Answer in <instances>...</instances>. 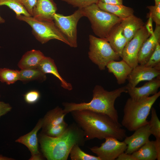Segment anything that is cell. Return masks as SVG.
<instances>
[{
  "mask_svg": "<svg viewBox=\"0 0 160 160\" xmlns=\"http://www.w3.org/2000/svg\"><path fill=\"white\" fill-rule=\"evenodd\" d=\"M147 8L149 10L148 15L151 17L156 25H160V3L154 5L148 6Z\"/></svg>",
  "mask_w": 160,
  "mask_h": 160,
  "instance_id": "1f68e13d",
  "label": "cell"
},
{
  "mask_svg": "<svg viewBox=\"0 0 160 160\" xmlns=\"http://www.w3.org/2000/svg\"><path fill=\"white\" fill-rule=\"evenodd\" d=\"M70 113L75 122L83 131L86 141L95 138L102 140L109 137L120 140L127 136L121 125L106 114L87 110Z\"/></svg>",
  "mask_w": 160,
  "mask_h": 160,
  "instance_id": "6da1fadb",
  "label": "cell"
},
{
  "mask_svg": "<svg viewBox=\"0 0 160 160\" xmlns=\"http://www.w3.org/2000/svg\"><path fill=\"white\" fill-rule=\"evenodd\" d=\"M19 75V80L22 81L35 80L43 81L47 78L46 74L37 68L21 69Z\"/></svg>",
  "mask_w": 160,
  "mask_h": 160,
  "instance_id": "d4e9b609",
  "label": "cell"
},
{
  "mask_svg": "<svg viewBox=\"0 0 160 160\" xmlns=\"http://www.w3.org/2000/svg\"><path fill=\"white\" fill-rule=\"evenodd\" d=\"M37 68L45 74L51 73L53 75L59 80L61 87L64 89L69 91L73 89L71 84L67 82L59 74L54 60L50 57L45 56Z\"/></svg>",
  "mask_w": 160,
  "mask_h": 160,
  "instance_id": "ffe728a7",
  "label": "cell"
},
{
  "mask_svg": "<svg viewBox=\"0 0 160 160\" xmlns=\"http://www.w3.org/2000/svg\"><path fill=\"white\" fill-rule=\"evenodd\" d=\"M19 71L7 68H0V81L9 85L19 80Z\"/></svg>",
  "mask_w": 160,
  "mask_h": 160,
  "instance_id": "4316f807",
  "label": "cell"
},
{
  "mask_svg": "<svg viewBox=\"0 0 160 160\" xmlns=\"http://www.w3.org/2000/svg\"><path fill=\"white\" fill-rule=\"evenodd\" d=\"M144 66L151 68H155L160 69V44L158 43L156 49L146 63Z\"/></svg>",
  "mask_w": 160,
  "mask_h": 160,
  "instance_id": "4dcf8cb0",
  "label": "cell"
},
{
  "mask_svg": "<svg viewBox=\"0 0 160 160\" xmlns=\"http://www.w3.org/2000/svg\"><path fill=\"white\" fill-rule=\"evenodd\" d=\"M68 124L65 121L59 124L43 129L42 133L52 137H57L62 135L67 128Z\"/></svg>",
  "mask_w": 160,
  "mask_h": 160,
  "instance_id": "f546056e",
  "label": "cell"
},
{
  "mask_svg": "<svg viewBox=\"0 0 160 160\" xmlns=\"http://www.w3.org/2000/svg\"><path fill=\"white\" fill-rule=\"evenodd\" d=\"M106 40L114 51L120 57H122L127 40L120 23L113 29Z\"/></svg>",
  "mask_w": 160,
  "mask_h": 160,
  "instance_id": "d6986e66",
  "label": "cell"
},
{
  "mask_svg": "<svg viewBox=\"0 0 160 160\" xmlns=\"http://www.w3.org/2000/svg\"><path fill=\"white\" fill-rule=\"evenodd\" d=\"M16 17L20 20L25 22L31 27L33 35L41 44H44L51 40L55 39L70 46L69 43L57 27L54 20H39L32 16L23 15L16 16Z\"/></svg>",
  "mask_w": 160,
  "mask_h": 160,
  "instance_id": "8992f818",
  "label": "cell"
},
{
  "mask_svg": "<svg viewBox=\"0 0 160 160\" xmlns=\"http://www.w3.org/2000/svg\"><path fill=\"white\" fill-rule=\"evenodd\" d=\"M160 76L149 81L143 86L132 87L127 84L126 87L130 98L134 100H138L153 95L158 92L160 87Z\"/></svg>",
  "mask_w": 160,
  "mask_h": 160,
  "instance_id": "4fadbf2b",
  "label": "cell"
},
{
  "mask_svg": "<svg viewBox=\"0 0 160 160\" xmlns=\"http://www.w3.org/2000/svg\"><path fill=\"white\" fill-rule=\"evenodd\" d=\"M160 75V69L138 64L132 69L127 80L128 84L135 87L141 81L152 80Z\"/></svg>",
  "mask_w": 160,
  "mask_h": 160,
  "instance_id": "5bb4252c",
  "label": "cell"
},
{
  "mask_svg": "<svg viewBox=\"0 0 160 160\" xmlns=\"http://www.w3.org/2000/svg\"><path fill=\"white\" fill-rule=\"evenodd\" d=\"M160 41V25H156L153 34L143 43L137 55L138 64H145L154 51Z\"/></svg>",
  "mask_w": 160,
  "mask_h": 160,
  "instance_id": "9a60e30c",
  "label": "cell"
},
{
  "mask_svg": "<svg viewBox=\"0 0 160 160\" xmlns=\"http://www.w3.org/2000/svg\"><path fill=\"white\" fill-rule=\"evenodd\" d=\"M66 114L64 112L63 109L59 106L49 111L43 119L42 128L44 129L62 123L65 121L64 119Z\"/></svg>",
  "mask_w": 160,
  "mask_h": 160,
  "instance_id": "603a6c76",
  "label": "cell"
},
{
  "mask_svg": "<svg viewBox=\"0 0 160 160\" xmlns=\"http://www.w3.org/2000/svg\"><path fill=\"white\" fill-rule=\"evenodd\" d=\"M5 22V20L0 16V23H3Z\"/></svg>",
  "mask_w": 160,
  "mask_h": 160,
  "instance_id": "b9f144b4",
  "label": "cell"
},
{
  "mask_svg": "<svg viewBox=\"0 0 160 160\" xmlns=\"http://www.w3.org/2000/svg\"><path fill=\"white\" fill-rule=\"evenodd\" d=\"M83 17L82 8H78L69 15L64 16L56 13L53 16L56 26L67 39L71 47H77V26L79 21Z\"/></svg>",
  "mask_w": 160,
  "mask_h": 160,
  "instance_id": "ba28073f",
  "label": "cell"
},
{
  "mask_svg": "<svg viewBox=\"0 0 160 160\" xmlns=\"http://www.w3.org/2000/svg\"><path fill=\"white\" fill-rule=\"evenodd\" d=\"M102 3L111 4H123V0H99Z\"/></svg>",
  "mask_w": 160,
  "mask_h": 160,
  "instance_id": "f35d334b",
  "label": "cell"
},
{
  "mask_svg": "<svg viewBox=\"0 0 160 160\" xmlns=\"http://www.w3.org/2000/svg\"><path fill=\"white\" fill-rule=\"evenodd\" d=\"M96 4L101 9L118 17L122 20L134 14L133 9L122 5L107 4L98 1Z\"/></svg>",
  "mask_w": 160,
  "mask_h": 160,
  "instance_id": "7402d4cb",
  "label": "cell"
},
{
  "mask_svg": "<svg viewBox=\"0 0 160 160\" xmlns=\"http://www.w3.org/2000/svg\"><path fill=\"white\" fill-rule=\"evenodd\" d=\"M69 155L72 160H101L97 156L86 153L81 150L78 145H75L73 147Z\"/></svg>",
  "mask_w": 160,
  "mask_h": 160,
  "instance_id": "83f0119b",
  "label": "cell"
},
{
  "mask_svg": "<svg viewBox=\"0 0 160 160\" xmlns=\"http://www.w3.org/2000/svg\"><path fill=\"white\" fill-rule=\"evenodd\" d=\"M160 96V92L138 100L128 98L123 109L122 126L130 132L134 131L148 123L147 120L152 105Z\"/></svg>",
  "mask_w": 160,
  "mask_h": 160,
  "instance_id": "277c9868",
  "label": "cell"
},
{
  "mask_svg": "<svg viewBox=\"0 0 160 160\" xmlns=\"http://www.w3.org/2000/svg\"><path fill=\"white\" fill-rule=\"evenodd\" d=\"M43 124V119H40L31 132L15 140L16 142L22 143L28 148L31 155L30 160H41L43 159L38 150L37 137V133L42 127Z\"/></svg>",
  "mask_w": 160,
  "mask_h": 160,
  "instance_id": "7c38bea8",
  "label": "cell"
},
{
  "mask_svg": "<svg viewBox=\"0 0 160 160\" xmlns=\"http://www.w3.org/2000/svg\"><path fill=\"white\" fill-rule=\"evenodd\" d=\"M12 107L9 104L0 101V117L11 111Z\"/></svg>",
  "mask_w": 160,
  "mask_h": 160,
  "instance_id": "d590c367",
  "label": "cell"
},
{
  "mask_svg": "<svg viewBox=\"0 0 160 160\" xmlns=\"http://www.w3.org/2000/svg\"><path fill=\"white\" fill-rule=\"evenodd\" d=\"M14 160L12 158L3 156L1 154H0V160Z\"/></svg>",
  "mask_w": 160,
  "mask_h": 160,
  "instance_id": "60d3db41",
  "label": "cell"
},
{
  "mask_svg": "<svg viewBox=\"0 0 160 160\" xmlns=\"http://www.w3.org/2000/svg\"><path fill=\"white\" fill-rule=\"evenodd\" d=\"M89 57L100 70H104L110 61L119 60L120 57L106 39L89 35Z\"/></svg>",
  "mask_w": 160,
  "mask_h": 160,
  "instance_id": "52a82bcc",
  "label": "cell"
},
{
  "mask_svg": "<svg viewBox=\"0 0 160 160\" xmlns=\"http://www.w3.org/2000/svg\"><path fill=\"white\" fill-rule=\"evenodd\" d=\"M40 97L39 92L36 90L30 91L24 95L25 101L29 104H33L37 102Z\"/></svg>",
  "mask_w": 160,
  "mask_h": 160,
  "instance_id": "836d02e7",
  "label": "cell"
},
{
  "mask_svg": "<svg viewBox=\"0 0 160 160\" xmlns=\"http://www.w3.org/2000/svg\"><path fill=\"white\" fill-rule=\"evenodd\" d=\"M84 17L88 18L91 28L98 37L107 39L113 29L122 20L114 15L100 9L96 4L82 8Z\"/></svg>",
  "mask_w": 160,
  "mask_h": 160,
  "instance_id": "5b68a950",
  "label": "cell"
},
{
  "mask_svg": "<svg viewBox=\"0 0 160 160\" xmlns=\"http://www.w3.org/2000/svg\"><path fill=\"white\" fill-rule=\"evenodd\" d=\"M151 117L148 124L151 134L155 137L156 139L160 138V121L158 117L156 111L153 107H152Z\"/></svg>",
  "mask_w": 160,
  "mask_h": 160,
  "instance_id": "f1b7e54d",
  "label": "cell"
},
{
  "mask_svg": "<svg viewBox=\"0 0 160 160\" xmlns=\"http://www.w3.org/2000/svg\"></svg>",
  "mask_w": 160,
  "mask_h": 160,
  "instance_id": "ee69618b",
  "label": "cell"
},
{
  "mask_svg": "<svg viewBox=\"0 0 160 160\" xmlns=\"http://www.w3.org/2000/svg\"><path fill=\"white\" fill-rule=\"evenodd\" d=\"M117 160H136L132 154L123 153L117 158Z\"/></svg>",
  "mask_w": 160,
  "mask_h": 160,
  "instance_id": "74e56055",
  "label": "cell"
},
{
  "mask_svg": "<svg viewBox=\"0 0 160 160\" xmlns=\"http://www.w3.org/2000/svg\"><path fill=\"white\" fill-rule=\"evenodd\" d=\"M106 67L108 72L114 75L119 84L125 83L132 69L123 59L120 61H110L107 63Z\"/></svg>",
  "mask_w": 160,
  "mask_h": 160,
  "instance_id": "e0dca14e",
  "label": "cell"
},
{
  "mask_svg": "<svg viewBox=\"0 0 160 160\" xmlns=\"http://www.w3.org/2000/svg\"><path fill=\"white\" fill-rule=\"evenodd\" d=\"M57 10V4L53 0H37L32 17L39 20L52 21Z\"/></svg>",
  "mask_w": 160,
  "mask_h": 160,
  "instance_id": "2e32d148",
  "label": "cell"
},
{
  "mask_svg": "<svg viewBox=\"0 0 160 160\" xmlns=\"http://www.w3.org/2000/svg\"><path fill=\"white\" fill-rule=\"evenodd\" d=\"M136 160H155L157 153L154 141H148L139 149L132 154Z\"/></svg>",
  "mask_w": 160,
  "mask_h": 160,
  "instance_id": "cb8c5ba5",
  "label": "cell"
},
{
  "mask_svg": "<svg viewBox=\"0 0 160 160\" xmlns=\"http://www.w3.org/2000/svg\"><path fill=\"white\" fill-rule=\"evenodd\" d=\"M71 5L73 7L78 8H83L92 4H96L99 0H61Z\"/></svg>",
  "mask_w": 160,
  "mask_h": 160,
  "instance_id": "d6a6232c",
  "label": "cell"
},
{
  "mask_svg": "<svg viewBox=\"0 0 160 160\" xmlns=\"http://www.w3.org/2000/svg\"><path fill=\"white\" fill-rule=\"evenodd\" d=\"M155 1V4H157L159 3H160V0H154Z\"/></svg>",
  "mask_w": 160,
  "mask_h": 160,
  "instance_id": "7bdbcfd3",
  "label": "cell"
},
{
  "mask_svg": "<svg viewBox=\"0 0 160 160\" xmlns=\"http://www.w3.org/2000/svg\"><path fill=\"white\" fill-rule=\"evenodd\" d=\"M20 0L29 13L32 16L33 10L36 5L37 0Z\"/></svg>",
  "mask_w": 160,
  "mask_h": 160,
  "instance_id": "e575fe53",
  "label": "cell"
},
{
  "mask_svg": "<svg viewBox=\"0 0 160 160\" xmlns=\"http://www.w3.org/2000/svg\"><path fill=\"white\" fill-rule=\"evenodd\" d=\"M150 36L145 25L126 45L122 58L133 69L138 65L137 55L143 42Z\"/></svg>",
  "mask_w": 160,
  "mask_h": 160,
  "instance_id": "9c48e42d",
  "label": "cell"
},
{
  "mask_svg": "<svg viewBox=\"0 0 160 160\" xmlns=\"http://www.w3.org/2000/svg\"><path fill=\"white\" fill-rule=\"evenodd\" d=\"M129 136H126L124 142L127 147L125 153L132 154L139 149L149 140L151 135L149 126L148 124L144 125L135 131Z\"/></svg>",
  "mask_w": 160,
  "mask_h": 160,
  "instance_id": "8fae6325",
  "label": "cell"
},
{
  "mask_svg": "<svg viewBox=\"0 0 160 160\" xmlns=\"http://www.w3.org/2000/svg\"><path fill=\"white\" fill-rule=\"evenodd\" d=\"M155 148L157 153V159H160V138L156 139L154 141Z\"/></svg>",
  "mask_w": 160,
  "mask_h": 160,
  "instance_id": "ab89813d",
  "label": "cell"
},
{
  "mask_svg": "<svg viewBox=\"0 0 160 160\" xmlns=\"http://www.w3.org/2000/svg\"><path fill=\"white\" fill-rule=\"evenodd\" d=\"M86 141L83 131L75 122L59 137H52L42 133L39 139L42 152L48 160H67L73 147L83 146Z\"/></svg>",
  "mask_w": 160,
  "mask_h": 160,
  "instance_id": "7a4b0ae2",
  "label": "cell"
},
{
  "mask_svg": "<svg viewBox=\"0 0 160 160\" xmlns=\"http://www.w3.org/2000/svg\"><path fill=\"white\" fill-rule=\"evenodd\" d=\"M120 25L123 29L127 43L145 24L141 19L133 14L122 20Z\"/></svg>",
  "mask_w": 160,
  "mask_h": 160,
  "instance_id": "ac0fdd59",
  "label": "cell"
},
{
  "mask_svg": "<svg viewBox=\"0 0 160 160\" xmlns=\"http://www.w3.org/2000/svg\"><path fill=\"white\" fill-rule=\"evenodd\" d=\"M105 140L100 146H94L89 148L101 160H115L127 149V145L124 141L120 142L111 137H106Z\"/></svg>",
  "mask_w": 160,
  "mask_h": 160,
  "instance_id": "30bf717a",
  "label": "cell"
},
{
  "mask_svg": "<svg viewBox=\"0 0 160 160\" xmlns=\"http://www.w3.org/2000/svg\"><path fill=\"white\" fill-rule=\"evenodd\" d=\"M45 57L40 50L32 49L24 54L17 65L21 69L37 68Z\"/></svg>",
  "mask_w": 160,
  "mask_h": 160,
  "instance_id": "44dd1931",
  "label": "cell"
},
{
  "mask_svg": "<svg viewBox=\"0 0 160 160\" xmlns=\"http://www.w3.org/2000/svg\"><path fill=\"white\" fill-rule=\"evenodd\" d=\"M123 93H127L125 86L108 91L101 86L96 85L93 90V97L91 101L79 103L64 102L62 104L64 107L63 111L67 114L75 110H89L106 114L116 123L120 124L114 103L116 99Z\"/></svg>",
  "mask_w": 160,
  "mask_h": 160,
  "instance_id": "3957f363",
  "label": "cell"
},
{
  "mask_svg": "<svg viewBox=\"0 0 160 160\" xmlns=\"http://www.w3.org/2000/svg\"><path fill=\"white\" fill-rule=\"evenodd\" d=\"M148 19L145 24V27L149 33L151 35L153 33V20L150 16L148 15Z\"/></svg>",
  "mask_w": 160,
  "mask_h": 160,
  "instance_id": "8d00e7d4",
  "label": "cell"
},
{
  "mask_svg": "<svg viewBox=\"0 0 160 160\" xmlns=\"http://www.w3.org/2000/svg\"><path fill=\"white\" fill-rule=\"evenodd\" d=\"M6 5L13 10L16 16L21 15L31 16L20 0H0V6Z\"/></svg>",
  "mask_w": 160,
  "mask_h": 160,
  "instance_id": "484cf974",
  "label": "cell"
}]
</instances>
